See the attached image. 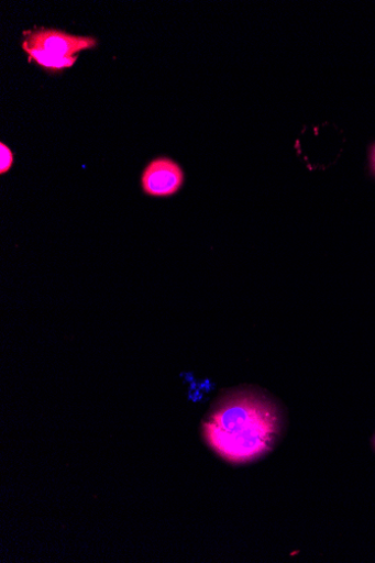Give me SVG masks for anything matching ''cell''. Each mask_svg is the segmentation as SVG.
I'll return each instance as SVG.
<instances>
[{
    "mask_svg": "<svg viewBox=\"0 0 375 563\" xmlns=\"http://www.w3.org/2000/svg\"><path fill=\"white\" fill-rule=\"evenodd\" d=\"M371 166H372L373 174L375 175V145L373 146V150H372Z\"/></svg>",
    "mask_w": 375,
    "mask_h": 563,
    "instance_id": "8992f818",
    "label": "cell"
},
{
    "mask_svg": "<svg viewBox=\"0 0 375 563\" xmlns=\"http://www.w3.org/2000/svg\"><path fill=\"white\" fill-rule=\"evenodd\" d=\"M22 47L24 53L29 56L30 62H34L36 65L52 74H59L65 69H69L74 67L78 60V57L68 58L57 56L47 53L45 49L29 47L26 45H22Z\"/></svg>",
    "mask_w": 375,
    "mask_h": 563,
    "instance_id": "277c9868",
    "label": "cell"
},
{
    "mask_svg": "<svg viewBox=\"0 0 375 563\" xmlns=\"http://www.w3.org/2000/svg\"><path fill=\"white\" fill-rule=\"evenodd\" d=\"M22 45L41 48L53 55L77 57L82 51L95 48L98 41L91 36H78L56 29H34L24 32Z\"/></svg>",
    "mask_w": 375,
    "mask_h": 563,
    "instance_id": "7a4b0ae2",
    "label": "cell"
},
{
    "mask_svg": "<svg viewBox=\"0 0 375 563\" xmlns=\"http://www.w3.org/2000/svg\"><path fill=\"white\" fill-rule=\"evenodd\" d=\"M207 445L225 462L243 465L271 453L286 430L282 406L252 387L222 395L202 422Z\"/></svg>",
    "mask_w": 375,
    "mask_h": 563,
    "instance_id": "6da1fadb",
    "label": "cell"
},
{
    "mask_svg": "<svg viewBox=\"0 0 375 563\" xmlns=\"http://www.w3.org/2000/svg\"><path fill=\"white\" fill-rule=\"evenodd\" d=\"M185 183L181 167L170 158L158 157L143 170L141 185L151 197H170L177 194Z\"/></svg>",
    "mask_w": 375,
    "mask_h": 563,
    "instance_id": "3957f363",
    "label": "cell"
},
{
    "mask_svg": "<svg viewBox=\"0 0 375 563\" xmlns=\"http://www.w3.org/2000/svg\"><path fill=\"white\" fill-rule=\"evenodd\" d=\"M13 164L14 155L12 150L5 143H0V175L9 173Z\"/></svg>",
    "mask_w": 375,
    "mask_h": 563,
    "instance_id": "5b68a950",
    "label": "cell"
},
{
    "mask_svg": "<svg viewBox=\"0 0 375 563\" xmlns=\"http://www.w3.org/2000/svg\"><path fill=\"white\" fill-rule=\"evenodd\" d=\"M372 444H373V448H374V450H375V435H374V438H373Z\"/></svg>",
    "mask_w": 375,
    "mask_h": 563,
    "instance_id": "52a82bcc",
    "label": "cell"
}]
</instances>
